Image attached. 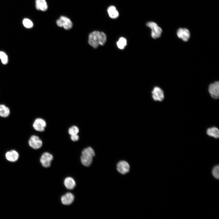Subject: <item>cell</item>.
I'll return each instance as SVG.
<instances>
[{"label": "cell", "mask_w": 219, "mask_h": 219, "mask_svg": "<svg viewBox=\"0 0 219 219\" xmlns=\"http://www.w3.org/2000/svg\"><path fill=\"white\" fill-rule=\"evenodd\" d=\"M116 45L119 49H123L127 45V40L124 37H120L117 42Z\"/></svg>", "instance_id": "obj_19"}, {"label": "cell", "mask_w": 219, "mask_h": 219, "mask_svg": "<svg viewBox=\"0 0 219 219\" xmlns=\"http://www.w3.org/2000/svg\"><path fill=\"white\" fill-rule=\"evenodd\" d=\"M71 139L73 141H77L79 139V136L78 134L71 135Z\"/></svg>", "instance_id": "obj_24"}, {"label": "cell", "mask_w": 219, "mask_h": 219, "mask_svg": "<svg viewBox=\"0 0 219 219\" xmlns=\"http://www.w3.org/2000/svg\"><path fill=\"white\" fill-rule=\"evenodd\" d=\"M0 59L3 64H5L8 63V57L4 52L0 51Z\"/></svg>", "instance_id": "obj_23"}, {"label": "cell", "mask_w": 219, "mask_h": 219, "mask_svg": "<svg viewBox=\"0 0 219 219\" xmlns=\"http://www.w3.org/2000/svg\"><path fill=\"white\" fill-rule=\"evenodd\" d=\"M106 35L104 33L94 31L89 34L88 43L91 46L96 48L99 45H103L106 42Z\"/></svg>", "instance_id": "obj_1"}, {"label": "cell", "mask_w": 219, "mask_h": 219, "mask_svg": "<svg viewBox=\"0 0 219 219\" xmlns=\"http://www.w3.org/2000/svg\"><path fill=\"white\" fill-rule=\"evenodd\" d=\"M146 25L151 30V36L153 38L155 39L161 36L162 29L156 23L149 22L146 23Z\"/></svg>", "instance_id": "obj_2"}, {"label": "cell", "mask_w": 219, "mask_h": 219, "mask_svg": "<svg viewBox=\"0 0 219 219\" xmlns=\"http://www.w3.org/2000/svg\"><path fill=\"white\" fill-rule=\"evenodd\" d=\"M64 184L68 189L71 190L74 189L75 186L76 182L72 178L67 177L64 180Z\"/></svg>", "instance_id": "obj_14"}, {"label": "cell", "mask_w": 219, "mask_h": 219, "mask_svg": "<svg viewBox=\"0 0 219 219\" xmlns=\"http://www.w3.org/2000/svg\"><path fill=\"white\" fill-rule=\"evenodd\" d=\"M10 110L9 108L3 104H0V116L6 118L10 115Z\"/></svg>", "instance_id": "obj_16"}, {"label": "cell", "mask_w": 219, "mask_h": 219, "mask_svg": "<svg viewBox=\"0 0 219 219\" xmlns=\"http://www.w3.org/2000/svg\"><path fill=\"white\" fill-rule=\"evenodd\" d=\"M33 129L39 132H43L46 126L45 121L42 118H37L33 122L32 125Z\"/></svg>", "instance_id": "obj_6"}, {"label": "cell", "mask_w": 219, "mask_h": 219, "mask_svg": "<svg viewBox=\"0 0 219 219\" xmlns=\"http://www.w3.org/2000/svg\"><path fill=\"white\" fill-rule=\"evenodd\" d=\"M208 91L211 96L213 98L217 99L219 96V82L216 81L210 85Z\"/></svg>", "instance_id": "obj_7"}, {"label": "cell", "mask_w": 219, "mask_h": 219, "mask_svg": "<svg viewBox=\"0 0 219 219\" xmlns=\"http://www.w3.org/2000/svg\"><path fill=\"white\" fill-rule=\"evenodd\" d=\"M95 155L86 152H82L81 160L82 164L84 166L88 167L92 164L93 158Z\"/></svg>", "instance_id": "obj_8"}, {"label": "cell", "mask_w": 219, "mask_h": 219, "mask_svg": "<svg viewBox=\"0 0 219 219\" xmlns=\"http://www.w3.org/2000/svg\"><path fill=\"white\" fill-rule=\"evenodd\" d=\"M207 133L209 136L213 137L215 138H218L219 136V130L218 129L215 127L209 128L207 129Z\"/></svg>", "instance_id": "obj_18"}, {"label": "cell", "mask_w": 219, "mask_h": 219, "mask_svg": "<svg viewBox=\"0 0 219 219\" xmlns=\"http://www.w3.org/2000/svg\"><path fill=\"white\" fill-rule=\"evenodd\" d=\"M23 23L24 26L27 28H30L33 26L32 22L28 18L24 19L23 21Z\"/></svg>", "instance_id": "obj_22"}, {"label": "cell", "mask_w": 219, "mask_h": 219, "mask_svg": "<svg viewBox=\"0 0 219 219\" xmlns=\"http://www.w3.org/2000/svg\"><path fill=\"white\" fill-rule=\"evenodd\" d=\"M79 132L78 128L75 125L71 127L68 130V133L70 136L78 134Z\"/></svg>", "instance_id": "obj_21"}, {"label": "cell", "mask_w": 219, "mask_h": 219, "mask_svg": "<svg viewBox=\"0 0 219 219\" xmlns=\"http://www.w3.org/2000/svg\"><path fill=\"white\" fill-rule=\"evenodd\" d=\"M35 5L37 10L42 11H46L48 8L46 0H36Z\"/></svg>", "instance_id": "obj_15"}, {"label": "cell", "mask_w": 219, "mask_h": 219, "mask_svg": "<svg viewBox=\"0 0 219 219\" xmlns=\"http://www.w3.org/2000/svg\"><path fill=\"white\" fill-rule=\"evenodd\" d=\"M117 170L120 174L124 175L128 172L130 169L129 163L126 161L122 160L119 162L117 164Z\"/></svg>", "instance_id": "obj_9"}, {"label": "cell", "mask_w": 219, "mask_h": 219, "mask_svg": "<svg viewBox=\"0 0 219 219\" xmlns=\"http://www.w3.org/2000/svg\"><path fill=\"white\" fill-rule=\"evenodd\" d=\"M212 174L213 176L217 179L219 178V165H216L212 168Z\"/></svg>", "instance_id": "obj_20"}, {"label": "cell", "mask_w": 219, "mask_h": 219, "mask_svg": "<svg viewBox=\"0 0 219 219\" xmlns=\"http://www.w3.org/2000/svg\"><path fill=\"white\" fill-rule=\"evenodd\" d=\"M53 159V155L50 153L46 152L42 155L40 158V162L43 166L45 168H48L50 166Z\"/></svg>", "instance_id": "obj_5"}, {"label": "cell", "mask_w": 219, "mask_h": 219, "mask_svg": "<svg viewBox=\"0 0 219 219\" xmlns=\"http://www.w3.org/2000/svg\"><path fill=\"white\" fill-rule=\"evenodd\" d=\"M177 34L179 38L182 39L185 42L187 41L190 36V33L189 30L186 28L179 29L177 31Z\"/></svg>", "instance_id": "obj_12"}, {"label": "cell", "mask_w": 219, "mask_h": 219, "mask_svg": "<svg viewBox=\"0 0 219 219\" xmlns=\"http://www.w3.org/2000/svg\"><path fill=\"white\" fill-rule=\"evenodd\" d=\"M107 12L109 17L112 19L117 18L119 13L116 8L114 6H110L108 8Z\"/></svg>", "instance_id": "obj_17"}, {"label": "cell", "mask_w": 219, "mask_h": 219, "mask_svg": "<svg viewBox=\"0 0 219 219\" xmlns=\"http://www.w3.org/2000/svg\"><path fill=\"white\" fill-rule=\"evenodd\" d=\"M152 97L155 101H161L164 97L163 91L158 87H155L152 91Z\"/></svg>", "instance_id": "obj_10"}, {"label": "cell", "mask_w": 219, "mask_h": 219, "mask_svg": "<svg viewBox=\"0 0 219 219\" xmlns=\"http://www.w3.org/2000/svg\"><path fill=\"white\" fill-rule=\"evenodd\" d=\"M5 157L9 161L14 162L19 159V154L16 151L11 150L6 152L5 154Z\"/></svg>", "instance_id": "obj_11"}, {"label": "cell", "mask_w": 219, "mask_h": 219, "mask_svg": "<svg viewBox=\"0 0 219 219\" xmlns=\"http://www.w3.org/2000/svg\"><path fill=\"white\" fill-rule=\"evenodd\" d=\"M28 143L29 146L34 149L40 148L43 144L42 140L36 135H32L30 138Z\"/></svg>", "instance_id": "obj_4"}, {"label": "cell", "mask_w": 219, "mask_h": 219, "mask_svg": "<svg viewBox=\"0 0 219 219\" xmlns=\"http://www.w3.org/2000/svg\"><path fill=\"white\" fill-rule=\"evenodd\" d=\"M74 200V195L70 192L66 193L63 195L61 198L62 203L66 205H68L71 204L73 202Z\"/></svg>", "instance_id": "obj_13"}, {"label": "cell", "mask_w": 219, "mask_h": 219, "mask_svg": "<svg viewBox=\"0 0 219 219\" xmlns=\"http://www.w3.org/2000/svg\"><path fill=\"white\" fill-rule=\"evenodd\" d=\"M58 26L62 27L66 30L70 29L72 27L73 24L71 20L67 17L61 16L56 21Z\"/></svg>", "instance_id": "obj_3"}]
</instances>
